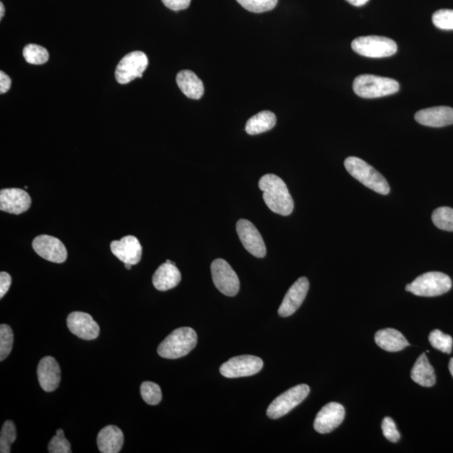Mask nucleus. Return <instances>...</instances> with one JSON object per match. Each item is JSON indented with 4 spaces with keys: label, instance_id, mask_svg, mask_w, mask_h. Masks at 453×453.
Segmentation results:
<instances>
[{
    "label": "nucleus",
    "instance_id": "nucleus-1",
    "mask_svg": "<svg viewBox=\"0 0 453 453\" xmlns=\"http://www.w3.org/2000/svg\"><path fill=\"white\" fill-rule=\"evenodd\" d=\"M259 187L263 191L264 202L275 213L288 216L294 209V202L286 184L274 174H267L260 178Z\"/></svg>",
    "mask_w": 453,
    "mask_h": 453
},
{
    "label": "nucleus",
    "instance_id": "nucleus-2",
    "mask_svg": "<svg viewBox=\"0 0 453 453\" xmlns=\"http://www.w3.org/2000/svg\"><path fill=\"white\" fill-rule=\"evenodd\" d=\"M347 172L366 187L371 189L377 194L388 195L390 194V185L386 179L376 171L373 166L361 159L354 156L347 157L345 161Z\"/></svg>",
    "mask_w": 453,
    "mask_h": 453
},
{
    "label": "nucleus",
    "instance_id": "nucleus-3",
    "mask_svg": "<svg viewBox=\"0 0 453 453\" xmlns=\"http://www.w3.org/2000/svg\"><path fill=\"white\" fill-rule=\"evenodd\" d=\"M196 342L198 335L192 328H177L161 343L157 353L161 358L176 360L190 353L196 347Z\"/></svg>",
    "mask_w": 453,
    "mask_h": 453
},
{
    "label": "nucleus",
    "instance_id": "nucleus-4",
    "mask_svg": "<svg viewBox=\"0 0 453 453\" xmlns=\"http://www.w3.org/2000/svg\"><path fill=\"white\" fill-rule=\"evenodd\" d=\"M354 93L364 98H377L398 92L399 84L394 79L375 75H360L354 79Z\"/></svg>",
    "mask_w": 453,
    "mask_h": 453
},
{
    "label": "nucleus",
    "instance_id": "nucleus-5",
    "mask_svg": "<svg viewBox=\"0 0 453 453\" xmlns=\"http://www.w3.org/2000/svg\"><path fill=\"white\" fill-rule=\"evenodd\" d=\"M452 279L441 272H428L407 285V292L418 297H434L441 296L451 290Z\"/></svg>",
    "mask_w": 453,
    "mask_h": 453
},
{
    "label": "nucleus",
    "instance_id": "nucleus-6",
    "mask_svg": "<svg viewBox=\"0 0 453 453\" xmlns=\"http://www.w3.org/2000/svg\"><path fill=\"white\" fill-rule=\"evenodd\" d=\"M353 50L358 55L370 58H388L397 51V44L384 36H360L353 40Z\"/></svg>",
    "mask_w": 453,
    "mask_h": 453
},
{
    "label": "nucleus",
    "instance_id": "nucleus-7",
    "mask_svg": "<svg viewBox=\"0 0 453 453\" xmlns=\"http://www.w3.org/2000/svg\"><path fill=\"white\" fill-rule=\"evenodd\" d=\"M310 387L307 384H298L283 393L275 398L267 410V415L270 419H279L288 414L294 407L307 397Z\"/></svg>",
    "mask_w": 453,
    "mask_h": 453
},
{
    "label": "nucleus",
    "instance_id": "nucleus-8",
    "mask_svg": "<svg viewBox=\"0 0 453 453\" xmlns=\"http://www.w3.org/2000/svg\"><path fill=\"white\" fill-rule=\"evenodd\" d=\"M211 278L219 292L228 297L236 296L240 282L236 272L222 259H215L211 264Z\"/></svg>",
    "mask_w": 453,
    "mask_h": 453
},
{
    "label": "nucleus",
    "instance_id": "nucleus-9",
    "mask_svg": "<svg viewBox=\"0 0 453 453\" xmlns=\"http://www.w3.org/2000/svg\"><path fill=\"white\" fill-rule=\"evenodd\" d=\"M149 60L145 53L135 51L124 56L116 67L115 78L120 84L135 80V78H142L143 71L148 67Z\"/></svg>",
    "mask_w": 453,
    "mask_h": 453
},
{
    "label": "nucleus",
    "instance_id": "nucleus-10",
    "mask_svg": "<svg viewBox=\"0 0 453 453\" xmlns=\"http://www.w3.org/2000/svg\"><path fill=\"white\" fill-rule=\"evenodd\" d=\"M264 366L262 358L253 355H241L230 358L222 364L220 373L226 378L248 377L256 375L260 372Z\"/></svg>",
    "mask_w": 453,
    "mask_h": 453
},
{
    "label": "nucleus",
    "instance_id": "nucleus-11",
    "mask_svg": "<svg viewBox=\"0 0 453 453\" xmlns=\"http://www.w3.org/2000/svg\"><path fill=\"white\" fill-rule=\"evenodd\" d=\"M236 230L242 244L245 249L257 258H264L266 255V247L262 234L251 222L246 219H240L237 222Z\"/></svg>",
    "mask_w": 453,
    "mask_h": 453
},
{
    "label": "nucleus",
    "instance_id": "nucleus-12",
    "mask_svg": "<svg viewBox=\"0 0 453 453\" xmlns=\"http://www.w3.org/2000/svg\"><path fill=\"white\" fill-rule=\"evenodd\" d=\"M32 247L38 255L50 262L62 264L67 258V251L62 241L47 234L36 237Z\"/></svg>",
    "mask_w": 453,
    "mask_h": 453
},
{
    "label": "nucleus",
    "instance_id": "nucleus-13",
    "mask_svg": "<svg viewBox=\"0 0 453 453\" xmlns=\"http://www.w3.org/2000/svg\"><path fill=\"white\" fill-rule=\"evenodd\" d=\"M345 417V409L341 404L331 402L320 410L314 421V429L321 434H327L338 428Z\"/></svg>",
    "mask_w": 453,
    "mask_h": 453
},
{
    "label": "nucleus",
    "instance_id": "nucleus-14",
    "mask_svg": "<svg viewBox=\"0 0 453 453\" xmlns=\"http://www.w3.org/2000/svg\"><path fill=\"white\" fill-rule=\"evenodd\" d=\"M67 324L71 334L83 340H94L100 335V328L92 316L86 312H74L67 316Z\"/></svg>",
    "mask_w": 453,
    "mask_h": 453
},
{
    "label": "nucleus",
    "instance_id": "nucleus-15",
    "mask_svg": "<svg viewBox=\"0 0 453 453\" xmlns=\"http://www.w3.org/2000/svg\"><path fill=\"white\" fill-rule=\"evenodd\" d=\"M32 198L27 191L20 188H5L0 191V209L11 214H21L28 211Z\"/></svg>",
    "mask_w": 453,
    "mask_h": 453
},
{
    "label": "nucleus",
    "instance_id": "nucleus-16",
    "mask_svg": "<svg viewBox=\"0 0 453 453\" xmlns=\"http://www.w3.org/2000/svg\"><path fill=\"white\" fill-rule=\"evenodd\" d=\"M309 290L307 278L301 277L290 286L286 294L281 307L278 310L279 315L283 317L292 316L303 303Z\"/></svg>",
    "mask_w": 453,
    "mask_h": 453
},
{
    "label": "nucleus",
    "instance_id": "nucleus-17",
    "mask_svg": "<svg viewBox=\"0 0 453 453\" xmlns=\"http://www.w3.org/2000/svg\"><path fill=\"white\" fill-rule=\"evenodd\" d=\"M111 248L113 255L124 264L135 266L141 260L142 246L135 236L128 235L120 240L113 241Z\"/></svg>",
    "mask_w": 453,
    "mask_h": 453
},
{
    "label": "nucleus",
    "instance_id": "nucleus-18",
    "mask_svg": "<svg viewBox=\"0 0 453 453\" xmlns=\"http://www.w3.org/2000/svg\"><path fill=\"white\" fill-rule=\"evenodd\" d=\"M415 119L422 126L440 128L453 124V108L439 106L422 109L415 113Z\"/></svg>",
    "mask_w": 453,
    "mask_h": 453
},
{
    "label": "nucleus",
    "instance_id": "nucleus-19",
    "mask_svg": "<svg viewBox=\"0 0 453 453\" xmlns=\"http://www.w3.org/2000/svg\"><path fill=\"white\" fill-rule=\"evenodd\" d=\"M38 380L45 392H52L59 387L60 369L58 362L51 356L45 357L37 368Z\"/></svg>",
    "mask_w": 453,
    "mask_h": 453
},
{
    "label": "nucleus",
    "instance_id": "nucleus-20",
    "mask_svg": "<svg viewBox=\"0 0 453 453\" xmlns=\"http://www.w3.org/2000/svg\"><path fill=\"white\" fill-rule=\"evenodd\" d=\"M181 279V272L175 263H164L158 267L153 275L152 282L156 288L161 292L175 288Z\"/></svg>",
    "mask_w": 453,
    "mask_h": 453
},
{
    "label": "nucleus",
    "instance_id": "nucleus-21",
    "mask_svg": "<svg viewBox=\"0 0 453 453\" xmlns=\"http://www.w3.org/2000/svg\"><path fill=\"white\" fill-rule=\"evenodd\" d=\"M124 437L116 426H107L98 433L97 443L102 453H119L123 448Z\"/></svg>",
    "mask_w": 453,
    "mask_h": 453
},
{
    "label": "nucleus",
    "instance_id": "nucleus-22",
    "mask_svg": "<svg viewBox=\"0 0 453 453\" xmlns=\"http://www.w3.org/2000/svg\"><path fill=\"white\" fill-rule=\"evenodd\" d=\"M376 345L388 352H399L410 345L402 332L394 328H384L375 336Z\"/></svg>",
    "mask_w": 453,
    "mask_h": 453
},
{
    "label": "nucleus",
    "instance_id": "nucleus-23",
    "mask_svg": "<svg viewBox=\"0 0 453 453\" xmlns=\"http://www.w3.org/2000/svg\"><path fill=\"white\" fill-rule=\"evenodd\" d=\"M176 82L181 92L191 100H200L203 96V82L194 71L190 70L181 71L176 76Z\"/></svg>",
    "mask_w": 453,
    "mask_h": 453
},
{
    "label": "nucleus",
    "instance_id": "nucleus-24",
    "mask_svg": "<svg viewBox=\"0 0 453 453\" xmlns=\"http://www.w3.org/2000/svg\"><path fill=\"white\" fill-rule=\"evenodd\" d=\"M410 377L414 382L423 387H432L436 384L435 371L426 353H422L415 362L411 369Z\"/></svg>",
    "mask_w": 453,
    "mask_h": 453
},
{
    "label": "nucleus",
    "instance_id": "nucleus-25",
    "mask_svg": "<svg viewBox=\"0 0 453 453\" xmlns=\"http://www.w3.org/2000/svg\"><path fill=\"white\" fill-rule=\"evenodd\" d=\"M277 124V117L270 111H262L251 117L247 121L245 130L251 135H256L270 131Z\"/></svg>",
    "mask_w": 453,
    "mask_h": 453
},
{
    "label": "nucleus",
    "instance_id": "nucleus-26",
    "mask_svg": "<svg viewBox=\"0 0 453 453\" xmlns=\"http://www.w3.org/2000/svg\"><path fill=\"white\" fill-rule=\"evenodd\" d=\"M434 225L444 231L453 232V209L448 207H438L432 216Z\"/></svg>",
    "mask_w": 453,
    "mask_h": 453
},
{
    "label": "nucleus",
    "instance_id": "nucleus-27",
    "mask_svg": "<svg viewBox=\"0 0 453 453\" xmlns=\"http://www.w3.org/2000/svg\"><path fill=\"white\" fill-rule=\"evenodd\" d=\"M24 58L33 65H41L48 62L49 53L47 49L36 44H29L23 50Z\"/></svg>",
    "mask_w": 453,
    "mask_h": 453
},
{
    "label": "nucleus",
    "instance_id": "nucleus-28",
    "mask_svg": "<svg viewBox=\"0 0 453 453\" xmlns=\"http://www.w3.org/2000/svg\"><path fill=\"white\" fill-rule=\"evenodd\" d=\"M16 428L13 421H6L3 423L0 434V452H11V445L16 440Z\"/></svg>",
    "mask_w": 453,
    "mask_h": 453
},
{
    "label": "nucleus",
    "instance_id": "nucleus-29",
    "mask_svg": "<svg viewBox=\"0 0 453 453\" xmlns=\"http://www.w3.org/2000/svg\"><path fill=\"white\" fill-rule=\"evenodd\" d=\"M141 394L143 402L150 406H156L161 402L162 393L161 387L154 382L146 381L141 386Z\"/></svg>",
    "mask_w": 453,
    "mask_h": 453
},
{
    "label": "nucleus",
    "instance_id": "nucleus-30",
    "mask_svg": "<svg viewBox=\"0 0 453 453\" xmlns=\"http://www.w3.org/2000/svg\"><path fill=\"white\" fill-rule=\"evenodd\" d=\"M430 345L437 350L445 353H451L453 340L450 335L444 334L443 332L435 329L429 335Z\"/></svg>",
    "mask_w": 453,
    "mask_h": 453
},
{
    "label": "nucleus",
    "instance_id": "nucleus-31",
    "mask_svg": "<svg viewBox=\"0 0 453 453\" xmlns=\"http://www.w3.org/2000/svg\"><path fill=\"white\" fill-rule=\"evenodd\" d=\"M14 334L12 329L7 324L0 326V360L3 361L12 351Z\"/></svg>",
    "mask_w": 453,
    "mask_h": 453
},
{
    "label": "nucleus",
    "instance_id": "nucleus-32",
    "mask_svg": "<svg viewBox=\"0 0 453 453\" xmlns=\"http://www.w3.org/2000/svg\"><path fill=\"white\" fill-rule=\"evenodd\" d=\"M245 10L253 13H264L274 10L278 0H236Z\"/></svg>",
    "mask_w": 453,
    "mask_h": 453
},
{
    "label": "nucleus",
    "instance_id": "nucleus-33",
    "mask_svg": "<svg viewBox=\"0 0 453 453\" xmlns=\"http://www.w3.org/2000/svg\"><path fill=\"white\" fill-rule=\"evenodd\" d=\"M48 452L50 453L71 452V444L64 435L63 430H56V436L53 437L50 443H49Z\"/></svg>",
    "mask_w": 453,
    "mask_h": 453
},
{
    "label": "nucleus",
    "instance_id": "nucleus-34",
    "mask_svg": "<svg viewBox=\"0 0 453 453\" xmlns=\"http://www.w3.org/2000/svg\"><path fill=\"white\" fill-rule=\"evenodd\" d=\"M432 22L441 30H453V10H439L432 15Z\"/></svg>",
    "mask_w": 453,
    "mask_h": 453
},
{
    "label": "nucleus",
    "instance_id": "nucleus-35",
    "mask_svg": "<svg viewBox=\"0 0 453 453\" xmlns=\"http://www.w3.org/2000/svg\"><path fill=\"white\" fill-rule=\"evenodd\" d=\"M381 428H382L384 436L387 440L393 443H397L400 438V434L393 419L388 417L384 418Z\"/></svg>",
    "mask_w": 453,
    "mask_h": 453
},
{
    "label": "nucleus",
    "instance_id": "nucleus-36",
    "mask_svg": "<svg viewBox=\"0 0 453 453\" xmlns=\"http://www.w3.org/2000/svg\"><path fill=\"white\" fill-rule=\"evenodd\" d=\"M165 7L174 11H180L187 9L191 5V0H161Z\"/></svg>",
    "mask_w": 453,
    "mask_h": 453
},
{
    "label": "nucleus",
    "instance_id": "nucleus-37",
    "mask_svg": "<svg viewBox=\"0 0 453 453\" xmlns=\"http://www.w3.org/2000/svg\"><path fill=\"white\" fill-rule=\"evenodd\" d=\"M11 282H12V279L7 272H1L0 273V298H2L5 296L8 290H9L11 286Z\"/></svg>",
    "mask_w": 453,
    "mask_h": 453
},
{
    "label": "nucleus",
    "instance_id": "nucleus-38",
    "mask_svg": "<svg viewBox=\"0 0 453 453\" xmlns=\"http://www.w3.org/2000/svg\"><path fill=\"white\" fill-rule=\"evenodd\" d=\"M11 86V79L3 71H0V93H5Z\"/></svg>",
    "mask_w": 453,
    "mask_h": 453
},
{
    "label": "nucleus",
    "instance_id": "nucleus-39",
    "mask_svg": "<svg viewBox=\"0 0 453 453\" xmlns=\"http://www.w3.org/2000/svg\"><path fill=\"white\" fill-rule=\"evenodd\" d=\"M346 1L349 2L352 5L360 7L366 5V3L369 1V0H346Z\"/></svg>",
    "mask_w": 453,
    "mask_h": 453
},
{
    "label": "nucleus",
    "instance_id": "nucleus-40",
    "mask_svg": "<svg viewBox=\"0 0 453 453\" xmlns=\"http://www.w3.org/2000/svg\"><path fill=\"white\" fill-rule=\"evenodd\" d=\"M5 6H3V3L1 2L0 3V20H2L3 15H5Z\"/></svg>",
    "mask_w": 453,
    "mask_h": 453
},
{
    "label": "nucleus",
    "instance_id": "nucleus-41",
    "mask_svg": "<svg viewBox=\"0 0 453 453\" xmlns=\"http://www.w3.org/2000/svg\"><path fill=\"white\" fill-rule=\"evenodd\" d=\"M449 371H450L451 375L453 377V358H452L450 362H449Z\"/></svg>",
    "mask_w": 453,
    "mask_h": 453
},
{
    "label": "nucleus",
    "instance_id": "nucleus-42",
    "mask_svg": "<svg viewBox=\"0 0 453 453\" xmlns=\"http://www.w3.org/2000/svg\"><path fill=\"white\" fill-rule=\"evenodd\" d=\"M124 266H126L127 270H130L132 268V266L130 264H124Z\"/></svg>",
    "mask_w": 453,
    "mask_h": 453
}]
</instances>
